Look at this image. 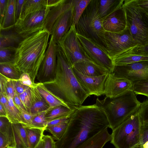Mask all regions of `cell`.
Returning a JSON list of instances; mask_svg holds the SVG:
<instances>
[{
  "label": "cell",
  "mask_w": 148,
  "mask_h": 148,
  "mask_svg": "<svg viewBox=\"0 0 148 148\" xmlns=\"http://www.w3.org/2000/svg\"><path fill=\"white\" fill-rule=\"evenodd\" d=\"M75 28L77 34L92 40L106 50L105 31L98 12V0H91Z\"/></svg>",
  "instance_id": "5"
},
{
  "label": "cell",
  "mask_w": 148,
  "mask_h": 148,
  "mask_svg": "<svg viewBox=\"0 0 148 148\" xmlns=\"http://www.w3.org/2000/svg\"><path fill=\"white\" fill-rule=\"evenodd\" d=\"M13 100L15 106L21 112L26 111L18 95L15 92Z\"/></svg>",
  "instance_id": "49"
},
{
  "label": "cell",
  "mask_w": 148,
  "mask_h": 148,
  "mask_svg": "<svg viewBox=\"0 0 148 148\" xmlns=\"http://www.w3.org/2000/svg\"><path fill=\"white\" fill-rule=\"evenodd\" d=\"M57 57L54 78L43 83L48 89L69 106L77 107L82 106L90 95L79 82L69 59L58 45Z\"/></svg>",
  "instance_id": "2"
},
{
  "label": "cell",
  "mask_w": 148,
  "mask_h": 148,
  "mask_svg": "<svg viewBox=\"0 0 148 148\" xmlns=\"http://www.w3.org/2000/svg\"><path fill=\"white\" fill-rule=\"evenodd\" d=\"M112 73L115 76L127 79L133 83L148 80V61L114 66Z\"/></svg>",
  "instance_id": "12"
},
{
  "label": "cell",
  "mask_w": 148,
  "mask_h": 148,
  "mask_svg": "<svg viewBox=\"0 0 148 148\" xmlns=\"http://www.w3.org/2000/svg\"><path fill=\"white\" fill-rule=\"evenodd\" d=\"M139 7L144 12H148V0H135Z\"/></svg>",
  "instance_id": "52"
},
{
  "label": "cell",
  "mask_w": 148,
  "mask_h": 148,
  "mask_svg": "<svg viewBox=\"0 0 148 148\" xmlns=\"http://www.w3.org/2000/svg\"><path fill=\"white\" fill-rule=\"evenodd\" d=\"M73 69L79 82L90 95L99 96L103 95L105 83L109 73L97 77H90L82 74L73 68Z\"/></svg>",
  "instance_id": "14"
},
{
  "label": "cell",
  "mask_w": 148,
  "mask_h": 148,
  "mask_svg": "<svg viewBox=\"0 0 148 148\" xmlns=\"http://www.w3.org/2000/svg\"><path fill=\"white\" fill-rule=\"evenodd\" d=\"M42 140L43 148H56V142L52 136L48 135H44Z\"/></svg>",
  "instance_id": "45"
},
{
  "label": "cell",
  "mask_w": 148,
  "mask_h": 148,
  "mask_svg": "<svg viewBox=\"0 0 148 148\" xmlns=\"http://www.w3.org/2000/svg\"><path fill=\"white\" fill-rule=\"evenodd\" d=\"M148 141V123H142L140 144Z\"/></svg>",
  "instance_id": "48"
},
{
  "label": "cell",
  "mask_w": 148,
  "mask_h": 148,
  "mask_svg": "<svg viewBox=\"0 0 148 148\" xmlns=\"http://www.w3.org/2000/svg\"><path fill=\"white\" fill-rule=\"evenodd\" d=\"M25 127L30 148H34L42 139L45 129Z\"/></svg>",
  "instance_id": "30"
},
{
  "label": "cell",
  "mask_w": 148,
  "mask_h": 148,
  "mask_svg": "<svg viewBox=\"0 0 148 148\" xmlns=\"http://www.w3.org/2000/svg\"><path fill=\"white\" fill-rule=\"evenodd\" d=\"M75 110L67 115L56 119L52 121L48 122L47 126L57 125L69 122Z\"/></svg>",
  "instance_id": "43"
},
{
  "label": "cell",
  "mask_w": 148,
  "mask_h": 148,
  "mask_svg": "<svg viewBox=\"0 0 148 148\" xmlns=\"http://www.w3.org/2000/svg\"><path fill=\"white\" fill-rule=\"evenodd\" d=\"M11 136L5 135L0 133V148H7L11 145Z\"/></svg>",
  "instance_id": "47"
},
{
  "label": "cell",
  "mask_w": 148,
  "mask_h": 148,
  "mask_svg": "<svg viewBox=\"0 0 148 148\" xmlns=\"http://www.w3.org/2000/svg\"><path fill=\"white\" fill-rule=\"evenodd\" d=\"M46 7V0H25L19 20L23 19L29 14Z\"/></svg>",
  "instance_id": "26"
},
{
  "label": "cell",
  "mask_w": 148,
  "mask_h": 148,
  "mask_svg": "<svg viewBox=\"0 0 148 148\" xmlns=\"http://www.w3.org/2000/svg\"><path fill=\"white\" fill-rule=\"evenodd\" d=\"M73 68L82 74L90 77H97L109 73L105 69L90 62L83 61L75 63Z\"/></svg>",
  "instance_id": "21"
},
{
  "label": "cell",
  "mask_w": 148,
  "mask_h": 148,
  "mask_svg": "<svg viewBox=\"0 0 148 148\" xmlns=\"http://www.w3.org/2000/svg\"><path fill=\"white\" fill-rule=\"evenodd\" d=\"M106 49L113 59L134 45L130 32L127 28L119 33L105 32Z\"/></svg>",
  "instance_id": "10"
},
{
  "label": "cell",
  "mask_w": 148,
  "mask_h": 148,
  "mask_svg": "<svg viewBox=\"0 0 148 148\" xmlns=\"http://www.w3.org/2000/svg\"><path fill=\"white\" fill-rule=\"evenodd\" d=\"M133 86V84L130 81L116 77L110 73L105 83L103 95L110 98L116 97L129 90H132Z\"/></svg>",
  "instance_id": "15"
},
{
  "label": "cell",
  "mask_w": 148,
  "mask_h": 148,
  "mask_svg": "<svg viewBox=\"0 0 148 148\" xmlns=\"http://www.w3.org/2000/svg\"><path fill=\"white\" fill-rule=\"evenodd\" d=\"M102 25L106 32L119 33L125 29L127 26L122 6L102 19Z\"/></svg>",
  "instance_id": "18"
},
{
  "label": "cell",
  "mask_w": 148,
  "mask_h": 148,
  "mask_svg": "<svg viewBox=\"0 0 148 148\" xmlns=\"http://www.w3.org/2000/svg\"><path fill=\"white\" fill-rule=\"evenodd\" d=\"M53 108L51 107L48 110L36 115L33 118L32 124L29 128L45 129L46 130L47 123L46 119V115L49 111Z\"/></svg>",
  "instance_id": "37"
},
{
  "label": "cell",
  "mask_w": 148,
  "mask_h": 148,
  "mask_svg": "<svg viewBox=\"0 0 148 148\" xmlns=\"http://www.w3.org/2000/svg\"><path fill=\"white\" fill-rule=\"evenodd\" d=\"M69 122L47 126L45 130L52 134L54 140H58L64 134L68 127Z\"/></svg>",
  "instance_id": "36"
},
{
  "label": "cell",
  "mask_w": 148,
  "mask_h": 148,
  "mask_svg": "<svg viewBox=\"0 0 148 148\" xmlns=\"http://www.w3.org/2000/svg\"><path fill=\"white\" fill-rule=\"evenodd\" d=\"M122 6L134 45L148 42V18L144 12L135 0H124Z\"/></svg>",
  "instance_id": "7"
},
{
  "label": "cell",
  "mask_w": 148,
  "mask_h": 148,
  "mask_svg": "<svg viewBox=\"0 0 148 148\" xmlns=\"http://www.w3.org/2000/svg\"><path fill=\"white\" fill-rule=\"evenodd\" d=\"M123 0H98V12L102 19L121 7Z\"/></svg>",
  "instance_id": "25"
},
{
  "label": "cell",
  "mask_w": 148,
  "mask_h": 148,
  "mask_svg": "<svg viewBox=\"0 0 148 148\" xmlns=\"http://www.w3.org/2000/svg\"><path fill=\"white\" fill-rule=\"evenodd\" d=\"M0 103L4 107L7 114L8 108V99L7 97L1 92H0Z\"/></svg>",
  "instance_id": "53"
},
{
  "label": "cell",
  "mask_w": 148,
  "mask_h": 148,
  "mask_svg": "<svg viewBox=\"0 0 148 148\" xmlns=\"http://www.w3.org/2000/svg\"><path fill=\"white\" fill-rule=\"evenodd\" d=\"M91 0H71L73 14V25L78 22Z\"/></svg>",
  "instance_id": "32"
},
{
  "label": "cell",
  "mask_w": 148,
  "mask_h": 148,
  "mask_svg": "<svg viewBox=\"0 0 148 148\" xmlns=\"http://www.w3.org/2000/svg\"><path fill=\"white\" fill-rule=\"evenodd\" d=\"M79 42L88 57L95 64L107 70L113 71L114 65L106 50L92 40L77 33Z\"/></svg>",
  "instance_id": "8"
},
{
  "label": "cell",
  "mask_w": 148,
  "mask_h": 148,
  "mask_svg": "<svg viewBox=\"0 0 148 148\" xmlns=\"http://www.w3.org/2000/svg\"><path fill=\"white\" fill-rule=\"evenodd\" d=\"M126 54H133L148 56V42L133 45L119 55Z\"/></svg>",
  "instance_id": "38"
},
{
  "label": "cell",
  "mask_w": 148,
  "mask_h": 148,
  "mask_svg": "<svg viewBox=\"0 0 148 148\" xmlns=\"http://www.w3.org/2000/svg\"><path fill=\"white\" fill-rule=\"evenodd\" d=\"M57 44L68 57L72 66L75 63L83 61L94 63L83 49L77 38L75 25H72Z\"/></svg>",
  "instance_id": "9"
},
{
  "label": "cell",
  "mask_w": 148,
  "mask_h": 148,
  "mask_svg": "<svg viewBox=\"0 0 148 148\" xmlns=\"http://www.w3.org/2000/svg\"><path fill=\"white\" fill-rule=\"evenodd\" d=\"M18 80L24 85L30 88H35L29 75L27 73H23Z\"/></svg>",
  "instance_id": "44"
},
{
  "label": "cell",
  "mask_w": 148,
  "mask_h": 148,
  "mask_svg": "<svg viewBox=\"0 0 148 148\" xmlns=\"http://www.w3.org/2000/svg\"><path fill=\"white\" fill-rule=\"evenodd\" d=\"M73 14L71 8L63 13L58 18L53 25L51 36L56 43H58L69 30L73 23Z\"/></svg>",
  "instance_id": "17"
},
{
  "label": "cell",
  "mask_w": 148,
  "mask_h": 148,
  "mask_svg": "<svg viewBox=\"0 0 148 148\" xmlns=\"http://www.w3.org/2000/svg\"><path fill=\"white\" fill-rule=\"evenodd\" d=\"M108 128L101 131L77 148H103L111 140V134L109 133Z\"/></svg>",
  "instance_id": "22"
},
{
  "label": "cell",
  "mask_w": 148,
  "mask_h": 148,
  "mask_svg": "<svg viewBox=\"0 0 148 148\" xmlns=\"http://www.w3.org/2000/svg\"><path fill=\"white\" fill-rule=\"evenodd\" d=\"M22 73L14 63H0V74L8 78L14 80H18Z\"/></svg>",
  "instance_id": "29"
},
{
  "label": "cell",
  "mask_w": 148,
  "mask_h": 148,
  "mask_svg": "<svg viewBox=\"0 0 148 148\" xmlns=\"http://www.w3.org/2000/svg\"><path fill=\"white\" fill-rule=\"evenodd\" d=\"M138 113L142 123H148V99L141 103Z\"/></svg>",
  "instance_id": "40"
},
{
  "label": "cell",
  "mask_w": 148,
  "mask_h": 148,
  "mask_svg": "<svg viewBox=\"0 0 148 148\" xmlns=\"http://www.w3.org/2000/svg\"><path fill=\"white\" fill-rule=\"evenodd\" d=\"M11 124L7 117L0 116V133L5 135H11Z\"/></svg>",
  "instance_id": "41"
},
{
  "label": "cell",
  "mask_w": 148,
  "mask_h": 148,
  "mask_svg": "<svg viewBox=\"0 0 148 148\" xmlns=\"http://www.w3.org/2000/svg\"><path fill=\"white\" fill-rule=\"evenodd\" d=\"M109 127L104 112L95 104L76 108L56 148H77L101 131Z\"/></svg>",
  "instance_id": "1"
},
{
  "label": "cell",
  "mask_w": 148,
  "mask_h": 148,
  "mask_svg": "<svg viewBox=\"0 0 148 148\" xmlns=\"http://www.w3.org/2000/svg\"><path fill=\"white\" fill-rule=\"evenodd\" d=\"M77 108H69L62 106L54 107L49 111L46 114V120L48 122L66 116L73 112Z\"/></svg>",
  "instance_id": "33"
},
{
  "label": "cell",
  "mask_w": 148,
  "mask_h": 148,
  "mask_svg": "<svg viewBox=\"0 0 148 148\" xmlns=\"http://www.w3.org/2000/svg\"><path fill=\"white\" fill-rule=\"evenodd\" d=\"M0 116L7 117V114L3 106L0 103Z\"/></svg>",
  "instance_id": "55"
},
{
  "label": "cell",
  "mask_w": 148,
  "mask_h": 148,
  "mask_svg": "<svg viewBox=\"0 0 148 148\" xmlns=\"http://www.w3.org/2000/svg\"><path fill=\"white\" fill-rule=\"evenodd\" d=\"M141 103L131 90L115 97H106L102 100L97 98L95 104L104 112L109 127L113 130L137 111Z\"/></svg>",
  "instance_id": "4"
},
{
  "label": "cell",
  "mask_w": 148,
  "mask_h": 148,
  "mask_svg": "<svg viewBox=\"0 0 148 148\" xmlns=\"http://www.w3.org/2000/svg\"><path fill=\"white\" fill-rule=\"evenodd\" d=\"M11 146L15 148H30L26 131L21 123L11 124Z\"/></svg>",
  "instance_id": "19"
},
{
  "label": "cell",
  "mask_w": 148,
  "mask_h": 148,
  "mask_svg": "<svg viewBox=\"0 0 148 148\" xmlns=\"http://www.w3.org/2000/svg\"><path fill=\"white\" fill-rule=\"evenodd\" d=\"M17 48L8 47L0 49V63L14 64Z\"/></svg>",
  "instance_id": "35"
},
{
  "label": "cell",
  "mask_w": 148,
  "mask_h": 148,
  "mask_svg": "<svg viewBox=\"0 0 148 148\" xmlns=\"http://www.w3.org/2000/svg\"><path fill=\"white\" fill-rule=\"evenodd\" d=\"M132 148H143V147L142 145L141 144H139L135 146Z\"/></svg>",
  "instance_id": "57"
},
{
  "label": "cell",
  "mask_w": 148,
  "mask_h": 148,
  "mask_svg": "<svg viewBox=\"0 0 148 148\" xmlns=\"http://www.w3.org/2000/svg\"><path fill=\"white\" fill-rule=\"evenodd\" d=\"M144 12L145 13V15L148 18V12Z\"/></svg>",
  "instance_id": "59"
},
{
  "label": "cell",
  "mask_w": 148,
  "mask_h": 148,
  "mask_svg": "<svg viewBox=\"0 0 148 148\" xmlns=\"http://www.w3.org/2000/svg\"><path fill=\"white\" fill-rule=\"evenodd\" d=\"M71 7V0H63L59 4L50 8L46 18L44 28L51 35L56 21L63 13Z\"/></svg>",
  "instance_id": "20"
},
{
  "label": "cell",
  "mask_w": 148,
  "mask_h": 148,
  "mask_svg": "<svg viewBox=\"0 0 148 148\" xmlns=\"http://www.w3.org/2000/svg\"><path fill=\"white\" fill-rule=\"evenodd\" d=\"M142 126L138 110L112 130L110 143L115 148H132L140 144Z\"/></svg>",
  "instance_id": "6"
},
{
  "label": "cell",
  "mask_w": 148,
  "mask_h": 148,
  "mask_svg": "<svg viewBox=\"0 0 148 148\" xmlns=\"http://www.w3.org/2000/svg\"><path fill=\"white\" fill-rule=\"evenodd\" d=\"M30 88L27 89L23 93L18 95L19 97L26 110L29 112L31 106V96Z\"/></svg>",
  "instance_id": "42"
},
{
  "label": "cell",
  "mask_w": 148,
  "mask_h": 148,
  "mask_svg": "<svg viewBox=\"0 0 148 148\" xmlns=\"http://www.w3.org/2000/svg\"><path fill=\"white\" fill-rule=\"evenodd\" d=\"M34 148H43V142L42 139Z\"/></svg>",
  "instance_id": "56"
},
{
  "label": "cell",
  "mask_w": 148,
  "mask_h": 148,
  "mask_svg": "<svg viewBox=\"0 0 148 148\" xmlns=\"http://www.w3.org/2000/svg\"><path fill=\"white\" fill-rule=\"evenodd\" d=\"M34 86L50 107L54 108L62 106L69 108H76L69 106L66 104L62 99L48 89L43 83H35Z\"/></svg>",
  "instance_id": "24"
},
{
  "label": "cell",
  "mask_w": 148,
  "mask_h": 148,
  "mask_svg": "<svg viewBox=\"0 0 148 148\" xmlns=\"http://www.w3.org/2000/svg\"><path fill=\"white\" fill-rule=\"evenodd\" d=\"M7 148H15L13 146L8 145V146Z\"/></svg>",
  "instance_id": "58"
},
{
  "label": "cell",
  "mask_w": 148,
  "mask_h": 148,
  "mask_svg": "<svg viewBox=\"0 0 148 148\" xmlns=\"http://www.w3.org/2000/svg\"><path fill=\"white\" fill-rule=\"evenodd\" d=\"M57 44L51 36L36 77L39 82L43 83L54 78L57 65Z\"/></svg>",
  "instance_id": "11"
},
{
  "label": "cell",
  "mask_w": 148,
  "mask_h": 148,
  "mask_svg": "<svg viewBox=\"0 0 148 148\" xmlns=\"http://www.w3.org/2000/svg\"><path fill=\"white\" fill-rule=\"evenodd\" d=\"M16 0H8L5 12L0 29L11 27L16 23L15 14Z\"/></svg>",
  "instance_id": "27"
},
{
  "label": "cell",
  "mask_w": 148,
  "mask_h": 148,
  "mask_svg": "<svg viewBox=\"0 0 148 148\" xmlns=\"http://www.w3.org/2000/svg\"><path fill=\"white\" fill-rule=\"evenodd\" d=\"M133 84L132 90L136 95H140L148 97V80Z\"/></svg>",
  "instance_id": "39"
},
{
  "label": "cell",
  "mask_w": 148,
  "mask_h": 148,
  "mask_svg": "<svg viewBox=\"0 0 148 148\" xmlns=\"http://www.w3.org/2000/svg\"><path fill=\"white\" fill-rule=\"evenodd\" d=\"M50 35L44 28L26 37L17 48L14 64L22 73L29 75L34 84L47 48Z\"/></svg>",
  "instance_id": "3"
},
{
  "label": "cell",
  "mask_w": 148,
  "mask_h": 148,
  "mask_svg": "<svg viewBox=\"0 0 148 148\" xmlns=\"http://www.w3.org/2000/svg\"><path fill=\"white\" fill-rule=\"evenodd\" d=\"M8 0H0V25L3 21L6 9Z\"/></svg>",
  "instance_id": "50"
},
{
  "label": "cell",
  "mask_w": 148,
  "mask_h": 148,
  "mask_svg": "<svg viewBox=\"0 0 148 148\" xmlns=\"http://www.w3.org/2000/svg\"><path fill=\"white\" fill-rule=\"evenodd\" d=\"M0 92L7 97L13 98L15 92V80L9 79L0 74Z\"/></svg>",
  "instance_id": "31"
},
{
  "label": "cell",
  "mask_w": 148,
  "mask_h": 148,
  "mask_svg": "<svg viewBox=\"0 0 148 148\" xmlns=\"http://www.w3.org/2000/svg\"><path fill=\"white\" fill-rule=\"evenodd\" d=\"M8 99V108L7 112V117L12 123H22L21 112L15 106L13 98L7 97Z\"/></svg>",
  "instance_id": "34"
},
{
  "label": "cell",
  "mask_w": 148,
  "mask_h": 148,
  "mask_svg": "<svg viewBox=\"0 0 148 148\" xmlns=\"http://www.w3.org/2000/svg\"><path fill=\"white\" fill-rule=\"evenodd\" d=\"M51 8L45 7L29 14L23 19L19 20L18 24L25 31H38L44 29L47 16Z\"/></svg>",
  "instance_id": "16"
},
{
  "label": "cell",
  "mask_w": 148,
  "mask_h": 148,
  "mask_svg": "<svg viewBox=\"0 0 148 148\" xmlns=\"http://www.w3.org/2000/svg\"><path fill=\"white\" fill-rule=\"evenodd\" d=\"M63 0H46V6L51 8L60 3Z\"/></svg>",
  "instance_id": "54"
},
{
  "label": "cell",
  "mask_w": 148,
  "mask_h": 148,
  "mask_svg": "<svg viewBox=\"0 0 148 148\" xmlns=\"http://www.w3.org/2000/svg\"><path fill=\"white\" fill-rule=\"evenodd\" d=\"M25 0H16L15 14L16 22L19 20L23 5Z\"/></svg>",
  "instance_id": "46"
},
{
  "label": "cell",
  "mask_w": 148,
  "mask_h": 148,
  "mask_svg": "<svg viewBox=\"0 0 148 148\" xmlns=\"http://www.w3.org/2000/svg\"><path fill=\"white\" fill-rule=\"evenodd\" d=\"M31 106L29 112L38 114L51 107L36 88H30Z\"/></svg>",
  "instance_id": "23"
},
{
  "label": "cell",
  "mask_w": 148,
  "mask_h": 148,
  "mask_svg": "<svg viewBox=\"0 0 148 148\" xmlns=\"http://www.w3.org/2000/svg\"><path fill=\"white\" fill-rule=\"evenodd\" d=\"M15 91L18 95L23 93L29 87L21 84L18 80H15Z\"/></svg>",
  "instance_id": "51"
},
{
  "label": "cell",
  "mask_w": 148,
  "mask_h": 148,
  "mask_svg": "<svg viewBox=\"0 0 148 148\" xmlns=\"http://www.w3.org/2000/svg\"><path fill=\"white\" fill-rule=\"evenodd\" d=\"M0 49L8 47L17 48L25 38L38 31H25L18 24L6 28L0 29Z\"/></svg>",
  "instance_id": "13"
},
{
  "label": "cell",
  "mask_w": 148,
  "mask_h": 148,
  "mask_svg": "<svg viewBox=\"0 0 148 148\" xmlns=\"http://www.w3.org/2000/svg\"><path fill=\"white\" fill-rule=\"evenodd\" d=\"M114 66L123 65L141 61H148V56L133 54H120L113 59Z\"/></svg>",
  "instance_id": "28"
}]
</instances>
